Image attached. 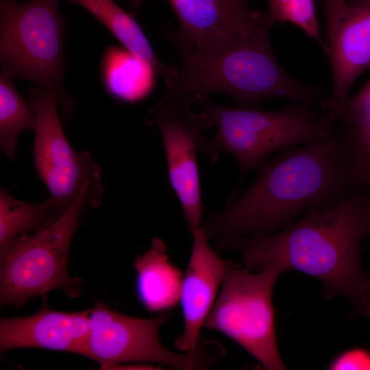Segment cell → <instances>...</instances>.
Segmentation results:
<instances>
[{
    "instance_id": "obj_1",
    "label": "cell",
    "mask_w": 370,
    "mask_h": 370,
    "mask_svg": "<svg viewBox=\"0 0 370 370\" xmlns=\"http://www.w3.org/2000/svg\"><path fill=\"white\" fill-rule=\"evenodd\" d=\"M256 171L240 197L201 225L222 247L271 234L312 207L337 206L353 191L346 151L334 127L310 143L280 151Z\"/></svg>"
},
{
    "instance_id": "obj_2",
    "label": "cell",
    "mask_w": 370,
    "mask_h": 370,
    "mask_svg": "<svg viewBox=\"0 0 370 370\" xmlns=\"http://www.w3.org/2000/svg\"><path fill=\"white\" fill-rule=\"evenodd\" d=\"M369 208L370 192L353 190L334 207L308 209L276 234L241 238L232 245L249 270L273 267L313 276L323 282L327 297H345L352 313L363 314L370 302V275L362 267L360 248Z\"/></svg>"
},
{
    "instance_id": "obj_3",
    "label": "cell",
    "mask_w": 370,
    "mask_h": 370,
    "mask_svg": "<svg viewBox=\"0 0 370 370\" xmlns=\"http://www.w3.org/2000/svg\"><path fill=\"white\" fill-rule=\"evenodd\" d=\"M269 18L250 34L211 50L176 49L180 60L176 80L167 90L186 99L222 92L237 106L260 108L264 101L283 98L308 104L313 87L299 82L281 66L270 40Z\"/></svg>"
},
{
    "instance_id": "obj_4",
    "label": "cell",
    "mask_w": 370,
    "mask_h": 370,
    "mask_svg": "<svg viewBox=\"0 0 370 370\" xmlns=\"http://www.w3.org/2000/svg\"><path fill=\"white\" fill-rule=\"evenodd\" d=\"M210 95L188 98L190 105L207 111L212 117L217 133L203 136L199 151L212 165L223 153L236 160L240 179L256 170L271 153L310 143L329 134L334 122L320 107L294 103L275 111L240 106L225 107L214 103Z\"/></svg>"
},
{
    "instance_id": "obj_5",
    "label": "cell",
    "mask_w": 370,
    "mask_h": 370,
    "mask_svg": "<svg viewBox=\"0 0 370 370\" xmlns=\"http://www.w3.org/2000/svg\"><path fill=\"white\" fill-rule=\"evenodd\" d=\"M102 182H88L69 208L51 225L0 246V303L23 307L31 298L55 289L80 295L82 280L68 274L71 243L86 207L101 201Z\"/></svg>"
},
{
    "instance_id": "obj_6",
    "label": "cell",
    "mask_w": 370,
    "mask_h": 370,
    "mask_svg": "<svg viewBox=\"0 0 370 370\" xmlns=\"http://www.w3.org/2000/svg\"><path fill=\"white\" fill-rule=\"evenodd\" d=\"M60 0H0V63L14 77L36 83L56 95L62 114L75 101L64 88L66 20Z\"/></svg>"
},
{
    "instance_id": "obj_7",
    "label": "cell",
    "mask_w": 370,
    "mask_h": 370,
    "mask_svg": "<svg viewBox=\"0 0 370 370\" xmlns=\"http://www.w3.org/2000/svg\"><path fill=\"white\" fill-rule=\"evenodd\" d=\"M281 273L273 267L252 273L228 263L220 292L204 324L234 341L269 370L286 369L277 343L272 303Z\"/></svg>"
},
{
    "instance_id": "obj_8",
    "label": "cell",
    "mask_w": 370,
    "mask_h": 370,
    "mask_svg": "<svg viewBox=\"0 0 370 370\" xmlns=\"http://www.w3.org/2000/svg\"><path fill=\"white\" fill-rule=\"evenodd\" d=\"M170 317L168 313L149 319L131 317L96 301L90 309V332L84 356L97 362L101 369L134 362L177 369L206 367L208 358L179 354L162 344L159 332Z\"/></svg>"
},
{
    "instance_id": "obj_9",
    "label": "cell",
    "mask_w": 370,
    "mask_h": 370,
    "mask_svg": "<svg viewBox=\"0 0 370 370\" xmlns=\"http://www.w3.org/2000/svg\"><path fill=\"white\" fill-rule=\"evenodd\" d=\"M145 123L161 134L169 181L192 234L201 225L204 210L197 151L203 132L214 125L213 119L206 110L195 112L186 97L167 90Z\"/></svg>"
},
{
    "instance_id": "obj_10",
    "label": "cell",
    "mask_w": 370,
    "mask_h": 370,
    "mask_svg": "<svg viewBox=\"0 0 370 370\" xmlns=\"http://www.w3.org/2000/svg\"><path fill=\"white\" fill-rule=\"evenodd\" d=\"M34 111L33 154L36 171L64 213L88 182H102L101 169L87 151H75L63 131L55 94L37 86L27 90Z\"/></svg>"
},
{
    "instance_id": "obj_11",
    "label": "cell",
    "mask_w": 370,
    "mask_h": 370,
    "mask_svg": "<svg viewBox=\"0 0 370 370\" xmlns=\"http://www.w3.org/2000/svg\"><path fill=\"white\" fill-rule=\"evenodd\" d=\"M325 53L332 75V90L321 105L334 121L348 101L358 76L370 69V0L324 3Z\"/></svg>"
},
{
    "instance_id": "obj_12",
    "label": "cell",
    "mask_w": 370,
    "mask_h": 370,
    "mask_svg": "<svg viewBox=\"0 0 370 370\" xmlns=\"http://www.w3.org/2000/svg\"><path fill=\"white\" fill-rule=\"evenodd\" d=\"M192 235L193 248L180 297L184 330L176 339L175 347L190 356L206 357L200 349V330L217 299L228 263L210 247L202 226Z\"/></svg>"
},
{
    "instance_id": "obj_13",
    "label": "cell",
    "mask_w": 370,
    "mask_h": 370,
    "mask_svg": "<svg viewBox=\"0 0 370 370\" xmlns=\"http://www.w3.org/2000/svg\"><path fill=\"white\" fill-rule=\"evenodd\" d=\"M166 1L180 24L178 29L167 32L175 48H219L239 36L250 34L269 16L267 10L241 14L225 0Z\"/></svg>"
},
{
    "instance_id": "obj_14",
    "label": "cell",
    "mask_w": 370,
    "mask_h": 370,
    "mask_svg": "<svg viewBox=\"0 0 370 370\" xmlns=\"http://www.w3.org/2000/svg\"><path fill=\"white\" fill-rule=\"evenodd\" d=\"M42 301L34 314L1 319V352L31 347L84 356L90 332V309L54 310L47 305V295Z\"/></svg>"
},
{
    "instance_id": "obj_15",
    "label": "cell",
    "mask_w": 370,
    "mask_h": 370,
    "mask_svg": "<svg viewBox=\"0 0 370 370\" xmlns=\"http://www.w3.org/2000/svg\"><path fill=\"white\" fill-rule=\"evenodd\" d=\"M166 250L164 241L155 237L149 249L134 262L138 297L151 312H168L180 301L183 275L170 261Z\"/></svg>"
},
{
    "instance_id": "obj_16",
    "label": "cell",
    "mask_w": 370,
    "mask_h": 370,
    "mask_svg": "<svg viewBox=\"0 0 370 370\" xmlns=\"http://www.w3.org/2000/svg\"><path fill=\"white\" fill-rule=\"evenodd\" d=\"M156 71L145 60L121 45L103 51L100 79L106 92L125 103H135L148 97L156 85Z\"/></svg>"
},
{
    "instance_id": "obj_17",
    "label": "cell",
    "mask_w": 370,
    "mask_h": 370,
    "mask_svg": "<svg viewBox=\"0 0 370 370\" xmlns=\"http://www.w3.org/2000/svg\"><path fill=\"white\" fill-rule=\"evenodd\" d=\"M115 0H67L70 4L83 7L119 41L121 45L147 61L158 75L163 77L167 88L175 82L178 67L163 63L156 56L134 14H130Z\"/></svg>"
},
{
    "instance_id": "obj_18",
    "label": "cell",
    "mask_w": 370,
    "mask_h": 370,
    "mask_svg": "<svg viewBox=\"0 0 370 370\" xmlns=\"http://www.w3.org/2000/svg\"><path fill=\"white\" fill-rule=\"evenodd\" d=\"M62 213L49 197L42 203H29L0 191V246L30 232L42 230L54 223Z\"/></svg>"
},
{
    "instance_id": "obj_19",
    "label": "cell",
    "mask_w": 370,
    "mask_h": 370,
    "mask_svg": "<svg viewBox=\"0 0 370 370\" xmlns=\"http://www.w3.org/2000/svg\"><path fill=\"white\" fill-rule=\"evenodd\" d=\"M14 76L1 69L0 72V147L5 156L16 159L17 141L24 130H34L36 117L13 83Z\"/></svg>"
},
{
    "instance_id": "obj_20",
    "label": "cell",
    "mask_w": 370,
    "mask_h": 370,
    "mask_svg": "<svg viewBox=\"0 0 370 370\" xmlns=\"http://www.w3.org/2000/svg\"><path fill=\"white\" fill-rule=\"evenodd\" d=\"M267 9L271 25L276 22L291 23L298 27L306 36L318 42L325 50L317 16L314 0H267Z\"/></svg>"
},
{
    "instance_id": "obj_21",
    "label": "cell",
    "mask_w": 370,
    "mask_h": 370,
    "mask_svg": "<svg viewBox=\"0 0 370 370\" xmlns=\"http://www.w3.org/2000/svg\"><path fill=\"white\" fill-rule=\"evenodd\" d=\"M337 133L349 161L353 190L370 192V128Z\"/></svg>"
},
{
    "instance_id": "obj_22",
    "label": "cell",
    "mask_w": 370,
    "mask_h": 370,
    "mask_svg": "<svg viewBox=\"0 0 370 370\" xmlns=\"http://www.w3.org/2000/svg\"><path fill=\"white\" fill-rule=\"evenodd\" d=\"M335 119L336 128L343 132L370 128V77L356 95L349 98Z\"/></svg>"
},
{
    "instance_id": "obj_23",
    "label": "cell",
    "mask_w": 370,
    "mask_h": 370,
    "mask_svg": "<svg viewBox=\"0 0 370 370\" xmlns=\"http://www.w3.org/2000/svg\"><path fill=\"white\" fill-rule=\"evenodd\" d=\"M332 369H370V351L354 348L338 356L329 365Z\"/></svg>"
},
{
    "instance_id": "obj_24",
    "label": "cell",
    "mask_w": 370,
    "mask_h": 370,
    "mask_svg": "<svg viewBox=\"0 0 370 370\" xmlns=\"http://www.w3.org/2000/svg\"><path fill=\"white\" fill-rule=\"evenodd\" d=\"M236 12L247 14L252 12L248 8V0H225Z\"/></svg>"
},
{
    "instance_id": "obj_25",
    "label": "cell",
    "mask_w": 370,
    "mask_h": 370,
    "mask_svg": "<svg viewBox=\"0 0 370 370\" xmlns=\"http://www.w3.org/2000/svg\"><path fill=\"white\" fill-rule=\"evenodd\" d=\"M131 5L132 10L135 13L140 9L146 0H127Z\"/></svg>"
},
{
    "instance_id": "obj_26",
    "label": "cell",
    "mask_w": 370,
    "mask_h": 370,
    "mask_svg": "<svg viewBox=\"0 0 370 370\" xmlns=\"http://www.w3.org/2000/svg\"><path fill=\"white\" fill-rule=\"evenodd\" d=\"M363 315L367 316L370 320V302L365 306L363 310Z\"/></svg>"
},
{
    "instance_id": "obj_27",
    "label": "cell",
    "mask_w": 370,
    "mask_h": 370,
    "mask_svg": "<svg viewBox=\"0 0 370 370\" xmlns=\"http://www.w3.org/2000/svg\"><path fill=\"white\" fill-rule=\"evenodd\" d=\"M367 236H370V208L369 210L368 217H367Z\"/></svg>"
},
{
    "instance_id": "obj_28",
    "label": "cell",
    "mask_w": 370,
    "mask_h": 370,
    "mask_svg": "<svg viewBox=\"0 0 370 370\" xmlns=\"http://www.w3.org/2000/svg\"><path fill=\"white\" fill-rule=\"evenodd\" d=\"M333 1H336V0H324V3H328V2H330Z\"/></svg>"
}]
</instances>
